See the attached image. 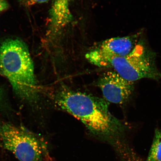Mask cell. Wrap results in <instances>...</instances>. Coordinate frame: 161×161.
I'll return each instance as SVG.
<instances>
[{"instance_id":"1","label":"cell","mask_w":161,"mask_h":161,"mask_svg":"<svg viewBox=\"0 0 161 161\" xmlns=\"http://www.w3.org/2000/svg\"><path fill=\"white\" fill-rule=\"evenodd\" d=\"M56 105L82 123L92 134L114 142L124 135L126 126L111 114L104 99L62 85L54 96Z\"/></svg>"},{"instance_id":"2","label":"cell","mask_w":161,"mask_h":161,"mask_svg":"<svg viewBox=\"0 0 161 161\" xmlns=\"http://www.w3.org/2000/svg\"><path fill=\"white\" fill-rule=\"evenodd\" d=\"M0 70L20 97L30 101L35 99L37 86L34 64L25 42L9 39L1 43Z\"/></svg>"},{"instance_id":"3","label":"cell","mask_w":161,"mask_h":161,"mask_svg":"<svg viewBox=\"0 0 161 161\" xmlns=\"http://www.w3.org/2000/svg\"><path fill=\"white\" fill-rule=\"evenodd\" d=\"M86 59L94 65L111 68L125 79L134 82L143 78L155 80L161 79L157 67L155 55L143 42L139 41L128 55L113 56L96 49L86 54Z\"/></svg>"},{"instance_id":"4","label":"cell","mask_w":161,"mask_h":161,"mask_svg":"<svg viewBox=\"0 0 161 161\" xmlns=\"http://www.w3.org/2000/svg\"><path fill=\"white\" fill-rule=\"evenodd\" d=\"M0 140L4 147L20 161H43L46 148L39 138L23 129L10 124L0 127Z\"/></svg>"},{"instance_id":"5","label":"cell","mask_w":161,"mask_h":161,"mask_svg":"<svg viewBox=\"0 0 161 161\" xmlns=\"http://www.w3.org/2000/svg\"><path fill=\"white\" fill-rule=\"evenodd\" d=\"M98 85L104 100L120 105L129 102L134 90V82L125 79L114 70L103 74L98 80Z\"/></svg>"},{"instance_id":"6","label":"cell","mask_w":161,"mask_h":161,"mask_svg":"<svg viewBox=\"0 0 161 161\" xmlns=\"http://www.w3.org/2000/svg\"><path fill=\"white\" fill-rule=\"evenodd\" d=\"M141 33L123 37L111 38L104 41L97 49L108 55L125 56L135 47L139 40Z\"/></svg>"},{"instance_id":"7","label":"cell","mask_w":161,"mask_h":161,"mask_svg":"<svg viewBox=\"0 0 161 161\" xmlns=\"http://www.w3.org/2000/svg\"><path fill=\"white\" fill-rule=\"evenodd\" d=\"M70 0H54L51 11L52 27L56 33L71 21L69 6Z\"/></svg>"},{"instance_id":"8","label":"cell","mask_w":161,"mask_h":161,"mask_svg":"<svg viewBox=\"0 0 161 161\" xmlns=\"http://www.w3.org/2000/svg\"><path fill=\"white\" fill-rule=\"evenodd\" d=\"M146 161H161V129H156Z\"/></svg>"},{"instance_id":"9","label":"cell","mask_w":161,"mask_h":161,"mask_svg":"<svg viewBox=\"0 0 161 161\" xmlns=\"http://www.w3.org/2000/svg\"><path fill=\"white\" fill-rule=\"evenodd\" d=\"M20 1L26 5L31 6L36 4L47 3L50 0H20Z\"/></svg>"},{"instance_id":"10","label":"cell","mask_w":161,"mask_h":161,"mask_svg":"<svg viewBox=\"0 0 161 161\" xmlns=\"http://www.w3.org/2000/svg\"><path fill=\"white\" fill-rule=\"evenodd\" d=\"M8 4L5 0H0V12L7 9Z\"/></svg>"},{"instance_id":"11","label":"cell","mask_w":161,"mask_h":161,"mask_svg":"<svg viewBox=\"0 0 161 161\" xmlns=\"http://www.w3.org/2000/svg\"><path fill=\"white\" fill-rule=\"evenodd\" d=\"M3 95H2V92H1V90L0 89V102H1V101L2 100V98H3Z\"/></svg>"}]
</instances>
